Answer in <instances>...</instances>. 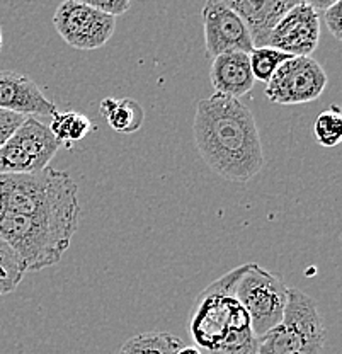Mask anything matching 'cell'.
<instances>
[{
    "label": "cell",
    "mask_w": 342,
    "mask_h": 354,
    "mask_svg": "<svg viewBox=\"0 0 342 354\" xmlns=\"http://www.w3.org/2000/svg\"><path fill=\"white\" fill-rule=\"evenodd\" d=\"M79 187L65 171L0 174V237L26 271L60 263L80 223Z\"/></svg>",
    "instance_id": "6da1fadb"
},
{
    "label": "cell",
    "mask_w": 342,
    "mask_h": 354,
    "mask_svg": "<svg viewBox=\"0 0 342 354\" xmlns=\"http://www.w3.org/2000/svg\"><path fill=\"white\" fill-rule=\"evenodd\" d=\"M205 164L231 183H247L264 167V150L252 111L240 99L213 94L201 99L193 121Z\"/></svg>",
    "instance_id": "7a4b0ae2"
},
{
    "label": "cell",
    "mask_w": 342,
    "mask_h": 354,
    "mask_svg": "<svg viewBox=\"0 0 342 354\" xmlns=\"http://www.w3.org/2000/svg\"><path fill=\"white\" fill-rule=\"evenodd\" d=\"M244 268L242 264L228 271L194 298L187 332L201 354H257L251 317L234 295Z\"/></svg>",
    "instance_id": "3957f363"
},
{
    "label": "cell",
    "mask_w": 342,
    "mask_h": 354,
    "mask_svg": "<svg viewBox=\"0 0 342 354\" xmlns=\"http://www.w3.org/2000/svg\"><path fill=\"white\" fill-rule=\"evenodd\" d=\"M325 337V324L312 297L289 288L283 320L257 337V354H322Z\"/></svg>",
    "instance_id": "277c9868"
},
{
    "label": "cell",
    "mask_w": 342,
    "mask_h": 354,
    "mask_svg": "<svg viewBox=\"0 0 342 354\" xmlns=\"http://www.w3.org/2000/svg\"><path fill=\"white\" fill-rule=\"evenodd\" d=\"M289 288L273 272L259 264H245L244 272L237 279L234 295L251 317L256 337L266 334L283 320Z\"/></svg>",
    "instance_id": "5b68a950"
},
{
    "label": "cell",
    "mask_w": 342,
    "mask_h": 354,
    "mask_svg": "<svg viewBox=\"0 0 342 354\" xmlns=\"http://www.w3.org/2000/svg\"><path fill=\"white\" fill-rule=\"evenodd\" d=\"M61 149L50 128L36 116H26L19 128L0 147V174H35L50 167Z\"/></svg>",
    "instance_id": "8992f818"
},
{
    "label": "cell",
    "mask_w": 342,
    "mask_h": 354,
    "mask_svg": "<svg viewBox=\"0 0 342 354\" xmlns=\"http://www.w3.org/2000/svg\"><path fill=\"white\" fill-rule=\"evenodd\" d=\"M327 73L312 57H292L279 65L266 84V97L273 104L293 106L317 101L325 91Z\"/></svg>",
    "instance_id": "52a82bcc"
},
{
    "label": "cell",
    "mask_w": 342,
    "mask_h": 354,
    "mask_svg": "<svg viewBox=\"0 0 342 354\" xmlns=\"http://www.w3.org/2000/svg\"><path fill=\"white\" fill-rule=\"evenodd\" d=\"M53 26L68 46L89 51L111 39L116 19L95 10L86 0H67L55 10Z\"/></svg>",
    "instance_id": "ba28073f"
},
{
    "label": "cell",
    "mask_w": 342,
    "mask_h": 354,
    "mask_svg": "<svg viewBox=\"0 0 342 354\" xmlns=\"http://www.w3.org/2000/svg\"><path fill=\"white\" fill-rule=\"evenodd\" d=\"M205 46L208 57L225 53H251L254 44L247 26L227 6L225 0L206 2L201 10Z\"/></svg>",
    "instance_id": "9c48e42d"
},
{
    "label": "cell",
    "mask_w": 342,
    "mask_h": 354,
    "mask_svg": "<svg viewBox=\"0 0 342 354\" xmlns=\"http://www.w3.org/2000/svg\"><path fill=\"white\" fill-rule=\"evenodd\" d=\"M320 41V12L310 2H298L283 16L269 36L267 46L289 57H310Z\"/></svg>",
    "instance_id": "30bf717a"
},
{
    "label": "cell",
    "mask_w": 342,
    "mask_h": 354,
    "mask_svg": "<svg viewBox=\"0 0 342 354\" xmlns=\"http://www.w3.org/2000/svg\"><path fill=\"white\" fill-rule=\"evenodd\" d=\"M0 109L23 116H53L57 106L23 73L0 70Z\"/></svg>",
    "instance_id": "8fae6325"
},
{
    "label": "cell",
    "mask_w": 342,
    "mask_h": 354,
    "mask_svg": "<svg viewBox=\"0 0 342 354\" xmlns=\"http://www.w3.org/2000/svg\"><path fill=\"white\" fill-rule=\"evenodd\" d=\"M225 2L247 26L254 48H264L269 44V36L278 22L296 6L298 0H225Z\"/></svg>",
    "instance_id": "7c38bea8"
},
{
    "label": "cell",
    "mask_w": 342,
    "mask_h": 354,
    "mask_svg": "<svg viewBox=\"0 0 342 354\" xmlns=\"http://www.w3.org/2000/svg\"><path fill=\"white\" fill-rule=\"evenodd\" d=\"M209 79L215 94L231 99H240L256 84L247 53H225L213 58Z\"/></svg>",
    "instance_id": "4fadbf2b"
},
{
    "label": "cell",
    "mask_w": 342,
    "mask_h": 354,
    "mask_svg": "<svg viewBox=\"0 0 342 354\" xmlns=\"http://www.w3.org/2000/svg\"><path fill=\"white\" fill-rule=\"evenodd\" d=\"M99 111L108 121L109 128L116 133L131 135L137 133L145 123V109L130 97H104L99 104Z\"/></svg>",
    "instance_id": "5bb4252c"
},
{
    "label": "cell",
    "mask_w": 342,
    "mask_h": 354,
    "mask_svg": "<svg viewBox=\"0 0 342 354\" xmlns=\"http://www.w3.org/2000/svg\"><path fill=\"white\" fill-rule=\"evenodd\" d=\"M182 346V339L169 332H142L128 339L117 354H178Z\"/></svg>",
    "instance_id": "9a60e30c"
},
{
    "label": "cell",
    "mask_w": 342,
    "mask_h": 354,
    "mask_svg": "<svg viewBox=\"0 0 342 354\" xmlns=\"http://www.w3.org/2000/svg\"><path fill=\"white\" fill-rule=\"evenodd\" d=\"M48 128H50L51 135L65 147H72L73 143L80 142L84 136L95 130L91 118L79 111H65V113L57 111Z\"/></svg>",
    "instance_id": "2e32d148"
},
{
    "label": "cell",
    "mask_w": 342,
    "mask_h": 354,
    "mask_svg": "<svg viewBox=\"0 0 342 354\" xmlns=\"http://www.w3.org/2000/svg\"><path fill=\"white\" fill-rule=\"evenodd\" d=\"M26 272L21 257L0 237V295L12 293L21 285Z\"/></svg>",
    "instance_id": "e0dca14e"
},
{
    "label": "cell",
    "mask_w": 342,
    "mask_h": 354,
    "mask_svg": "<svg viewBox=\"0 0 342 354\" xmlns=\"http://www.w3.org/2000/svg\"><path fill=\"white\" fill-rule=\"evenodd\" d=\"M314 138L319 145L334 149L342 142V111L337 104L322 111L314 121Z\"/></svg>",
    "instance_id": "ac0fdd59"
},
{
    "label": "cell",
    "mask_w": 342,
    "mask_h": 354,
    "mask_svg": "<svg viewBox=\"0 0 342 354\" xmlns=\"http://www.w3.org/2000/svg\"><path fill=\"white\" fill-rule=\"evenodd\" d=\"M289 58H292L289 55L274 50L271 46L254 48L249 53V64H251L254 80H260V82L267 84L271 77L274 75L276 70L279 68V65L285 64Z\"/></svg>",
    "instance_id": "d6986e66"
},
{
    "label": "cell",
    "mask_w": 342,
    "mask_h": 354,
    "mask_svg": "<svg viewBox=\"0 0 342 354\" xmlns=\"http://www.w3.org/2000/svg\"><path fill=\"white\" fill-rule=\"evenodd\" d=\"M322 14L330 35H332L337 41H341L342 39V0H336V2L330 3Z\"/></svg>",
    "instance_id": "ffe728a7"
},
{
    "label": "cell",
    "mask_w": 342,
    "mask_h": 354,
    "mask_svg": "<svg viewBox=\"0 0 342 354\" xmlns=\"http://www.w3.org/2000/svg\"><path fill=\"white\" fill-rule=\"evenodd\" d=\"M26 116L17 113H10V111L0 109V147L10 138L14 131L23 124Z\"/></svg>",
    "instance_id": "44dd1931"
},
{
    "label": "cell",
    "mask_w": 342,
    "mask_h": 354,
    "mask_svg": "<svg viewBox=\"0 0 342 354\" xmlns=\"http://www.w3.org/2000/svg\"><path fill=\"white\" fill-rule=\"evenodd\" d=\"M91 7H94L99 12L106 14V16H111L116 19V16H121L126 10H130L131 3L128 0H109V2H97V0H86Z\"/></svg>",
    "instance_id": "7402d4cb"
},
{
    "label": "cell",
    "mask_w": 342,
    "mask_h": 354,
    "mask_svg": "<svg viewBox=\"0 0 342 354\" xmlns=\"http://www.w3.org/2000/svg\"><path fill=\"white\" fill-rule=\"evenodd\" d=\"M178 354H201V351L194 348V346H182L178 351Z\"/></svg>",
    "instance_id": "603a6c76"
},
{
    "label": "cell",
    "mask_w": 342,
    "mask_h": 354,
    "mask_svg": "<svg viewBox=\"0 0 342 354\" xmlns=\"http://www.w3.org/2000/svg\"><path fill=\"white\" fill-rule=\"evenodd\" d=\"M2 44H3V36H2V28H0V51H2Z\"/></svg>",
    "instance_id": "cb8c5ba5"
}]
</instances>
